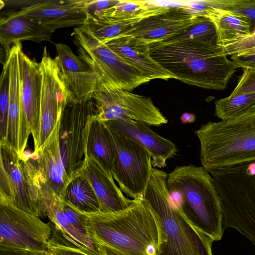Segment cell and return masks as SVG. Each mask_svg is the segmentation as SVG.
Here are the masks:
<instances>
[{
    "label": "cell",
    "mask_w": 255,
    "mask_h": 255,
    "mask_svg": "<svg viewBox=\"0 0 255 255\" xmlns=\"http://www.w3.org/2000/svg\"><path fill=\"white\" fill-rule=\"evenodd\" d=\"M86 0L39 1L6 15L24 16L39 20L55 31L58 28L83 24L87 18L84 7Z\"/></svg>",
    "instance_id": "16"
},
{
    "label": "cell",
    "mask_w": 255,
    "mask_h": 255,
    "mask_svg": "<svg viewBox=\"0 0 255 255\" xmlns=\"http://www.w3.org/2000/svg\"><path fill=\"white\" fill-rule=\"evenodd\" d=\"M231 59L238 68H247L255 71V54H235L232 55Z\"/></svg>",
    "instance_id": "36"
},
{
    "label": "cell",
    "mask_w": 255,
    "mask_h": 255,
    "mask_svg": "<svg viewBox=\"0 0 255 255\" xmlns=\"http://www.w3.org/2000/svg\"><path fill=\"white\" fill-rule=\"evenodd\" d=\"M85 156L92 157L112 174L115 160L113 139L108 127L104 122L97 119L96 115L89 124Z\"/></svg>",
    "instance_id": "24"
},
{
    "label": "cell",
    "mask_w": 255,
    "mask_h": 255,
    "mask_svg": "<svg viewBox=\"0 0 255 255\" xmlns=\"http://www.w3.org/2000/svg\"><path fill=\"white\" fill-rule=\"evenodd\" d=\"M0 255H38L25 250L0 246Z\"/></svg>",
    "instance_id": "37"
},
{
    "label": "cell",
    "mask_w": 255,
    "mask_h": 255,
    "mask_svg": "<svg viewBox=\"0 0 255 255\" xmlns=\"http://www.w3.org/2000/svg\"><path fill=\"white\" fill-rule=\"evenodd\" d=\"M149 51L175 79L205 89L224 90L238 68L222 46L204 38L153 42Z\"/></svg>",
    "instance_id": "1"
},
{
    "label": "cell",
    "mask_w": 255,
    "mask_h": 255,
    "mask_svg": "<svg viewBox=\"0 0 255 255\" xmlns=\"http://www.w3.org/2000/svg\"><path fill=\"white\" fill-rule=\"evenodd\" d=\"M79 57L94 72L117 87L130 92L150 81L81 26L74 29Z\"/></svg>",
    "instance_id": "8"
},
{
    "label": "cell",
    "mask_w": 255,
    "mask_h": 255,
    "mask_svg": "<svg viewBox=\"0 0 255 255\" xmlns=\"http://www.w3.org/2000/svg\"><path fill=\"white\" fill-rule=\"evenodd\" d=\"M104 123L111 130L131 139L146 150L151 155L153 167H165L167 160L177 154L175 144L153 131L144 123L122 120Z\"/></svg>",
    "instance_id": "17"
},
{
    "label": "cell",
    "mask_w": 255,
    "mask_h": 255,
    "mask_svg": "<svg viewBox=\"0 0 255 255\" xmlns=\"http://www.w3.org/2000/svg\"><path fill=\"white\" fill-rule=\"evenodd\" d=\"M140 20L87 17L81 26L99 41L105 43L115 37L126 34L135 23Z\"/></svg>",
    "instance_id": "27"
},
{
    "label": "cell",
    "mask_w": 255,
    "mask_h": 255,
    "mask_svg": "<svg viewBox=\"0 0 255 255\" xmlns=\"http://www.w3.org/2000/svg\"><path fill=\"white\" fill-rule=\"evenodd\" d=\"M40 63L42 75L39 134L32 153H36L45 144L56 128L61 113L68 102L59 70L45 47Z\"/></svg>",
    "instance_id": "12"
},
{
    "label": "cell",
    "mask_w": 255,
    "mask_h": 255,
    "mask_svg": "<svg viewBox=\"0 0 255 255\" xmlns=\"http://www.w3.org/2000/svg\"><path fill=\"white\" fill-rule=\"evenodd\" d=\"M205 17L213 23L217 34L216 44L219 46L252 31L251 23L248 18L228 10L213 8L207 11Z\"/></svg>",
    "instance_id": "25"
},
{
    "label": "cell",
    "mask_w": 255,
    "mask_h": 255,
    "mask_svg": "<svg viewBox=\"0 0 255 255\" xmlns=\"http://www.w3.org/2000/svg\"><path fill=\"white\" fill-rule=\"evenodd\" d=\"M9 65L6 57L3 64L0 82V145L6 144L9 108Z\"/></svg>",
    "instance_id": "30"
},
{
    "label": "cell",
    "mask_w": 255,
    "mask_h": 255,
    "mask_svg": "<svg viewBox=\"0 0 255 255\" xmlns=\"http://www.w3.org/2000/svg\"><path fill=\"white\" fill-rule=\"evenodd\" d=\"M95 246L103 255H124L114 249L105 246L100 245H95Z\"/></svg>",
    "instance_id": "38"
},
{
    "label": "cell",
    "mask_w": 255,
    "mask_h": 255,
    "mask_svg": "<svg viewBox=\"0 0 255 255\" xmlns=\"http://www.w3.org/2000/svg\"><path fill=\"white\" fill-rule=\"evenodd\" d=\"M21 42L14 44L6 55L9 65V108L7 130V145L19 156V136L21 121V79L19 63Z\"/></svg>",
    "instance_id": "23"
},
{
    "label": "cell",
    "mask_w": 255,
    "mask_h": 255,
    "mask_svg": "<svg viewBox=\"0 0 255 255\" xmlns=\"http://www.w3.org/2000/svg\"><path fill=\"white\" fill-rule=\"evenodd\" d=\"M51 235L50 223L0 199V246L47 255Z\"/></svg>",
    "instance_id": "9"
},
{
    "label": "cell",
    "mask_w": 255,
    "mask_h": 255,
    "mask_svg": "<svg viewBox=\"0 0 255 255\" xmlns=\"http://www.w3.org/2000/svg\"><path fill=\"white\" fill-rule=\"evenodd\" d=\"M19 63L21 79L19 156L21 158L29 135H32L34 146L38 140L42 75L40 63L30 59L22 49L19 52Z\"/></svg>",
    "instance_id": "13"
},
{
    "label": "cell",
    "mask_w": 255,
    "mask_h": 255,
    "mask_svg": "<svg viewBox=\"0 0 255 255\" xmlns=\"http://www.w3.org/2000/svg\"><path fill=\"white\" fill-rule=\"evenodd\" d=\"M119 1V0H86L84 9L87 17H100Z\"/></svg>",
    "instance_id": "33"
},
{
    "label": "cell",
    "mask_w": 255,
    "mask_h": 255,
    "mask_svg": "<svg viewBox=\"0 0 255 255\" xmlns=\"http://www.w3.org/2000/svg\"><path fill=\"white\" fill-rule=\"evenodd\" d=\"M224 9L246 17L251 22L252 28H255V0H232Z\"/></svg>",
    "instance_id": "32"
},
{
    "label": "cell",
    "mask_w": 255,
    "mask_h": 255,
    "mask_svg": "<svg viewBox=\"0 0 255 255\" xmlns=\"http://www.w3.org/2000/svg\"><path fill=\"white\" fill-rule=\"evenodd\" d=\"M59 126V121L44 146L30 156L39 178L56 198L63 200L64 191L69 181L61 156Z\"/></svg>",
    "instance_id": "19"
},
{
    "label": "cell",
    "mask_w": 255,
    "mask_h": 255,
    "mask_svg": "<svg viewBox=\"0 0 255 255\" xmlns=\"http://www.w3.org/2000/svg\"><path fill=\"white\" fill-rule=\"evenodd\" d=\"M84 213L94 245L105 246L124 255H156L158 226L143 197L133 199L119 211Z\"/></svg>",
    "instance_id": "2"
},
{
    "label": "cell",
    "mask_w": 255,
    "mask_h": 255,
    "mask_svg": "<svg viewBox=\"0 0 255 255\" xmlns=\"http://www.w3.org/2000/svg\"><path fill=\"white\" fill-rule=\"evenodd\" d=\"M202 17L182 5L168 6L163 12L137 22L125 35H133L148 43L166 41L190 28Z\"/></svg>",
    "instance_id": "14"
},
{
    "label": "cell",
    "mask_w": 255,
    "mask_h": 255,
    "mask_svg": "<svg viewBox=\"0 0 255 255\" xmlns=\"http://www.w3.org/2000/svg\"><path fill=\"white\" fill-rule=\"evenodd\" d=\"M112 52L136 68L149 81L175 77L151 57L149 43L131 35H122L104 43Z\"/></svg>",
    "instance_id": "18"
},
{
    "label": "cell",
    "mask_w": 255,
    "mask_h": 255,
    "mask_svg": "<svg viewBox=\"0 0 255 255\" xmlns=\"http://www.w3.org/2000/svg\"><path fill=\"white\" fill-rule=\"evenodd\" d=\"M194 132L200 143L202 165L210 173L255 161V113L209 122Z\"/></svg>",
    "instance_id": "5"
},
{
    "label": "cell",
    "mask_w": 255,
    "mask_h": 255,
    "mask_svg": "<svg viewBox=\"0 0 255 255\" xmlns=\"http://www.w3.org/2000/svg\"><path fill=\"white\" fill-rule=\"evenodd\" d=\"M91 99L96 118L103 122L133 120L156 127L168 123L150 98L122 89L102 77H98Z\"/></svg>",
    "instance_id": "7"
},
{
    "label": "cell",
    "mask_w": 255,
    "mask_h": 255,
    "mask_svg": "<svg viewBox=\"0 0 255 255\" xmlns=\"http://www.w3.org/2000/svg\"><path fill=\"white\" fill-rule=\"evenodd\" d=\"M171 197L188 221L214 242L225 228L221 199L214 179L202 166H176L168 174Z\"/></svg>",
    "instance_id": "4"
},
{
    "label": "cell",
    "mask_w": 255,
    "mask_h": 255,
    "mask_svg": "<svg viewBox=\"0 0 255 255\" xmlns=\"http://www.w3.org/2000/svg\"><path fill=\"white\" fill-rule=\"evenodd\" d=\"M109 129L115 149L114 179L128 196L143 197L153 167L151 155L134 141Z\"/></svg>",
    "instance_id": "11"
},
{
    "label": "cell",
    "mask_w": 255,
    "mask_h": 255,
    "mask_svg": "<svg viewBox=\"0 0 255 255\" xmlns=\"http://www.w3.org/2000/svg\"><path fill=\"white\" fill-rule=\"evenodd\" d=\"M0 166L3 168L8 178L11 193L10 203L24 212L38 216L20 156L14 149L7 145H0Z\"/></svg>",
    "instance_id": "21"
},
{
    "label": "cell",
    "mask_w": 255,
    "mask_h": 255,
    "mask_svg": "<svg viewBox=\"0 0 255 255\" xmlns=\"http://www.w3.org/2000/svg\"><path fill=\"white\" fill-rule=\"evenodd\" d=\"M54 31L43 22L31 17L6 15L0 19V42L6 55L11 47L17 42L51 41Z\"/></svg>",
    "instance_id": "22"
},
{
    "label": "cell",
    "mask_w": 255,
    "mask_h": 255,
    "mask_svg": "<svg viewBox=\"0 0 255 255\" xmlns=\"http://www.w3.org/2000/svg\"><path fill=\"white\" fill-rule=\"evenodd\" d=\"M81 173L91 184L100 204V212L112 213L123 210L132 202L126 197L116 184L113 175L94 158L85 156Z\"/></svg>",
    "instance_id": "20"
},
{
    "label": "cell",
    "mask_w": 255,
    "mask_h": 255,
    "mask_svg": "<svg viewBox=\"0 0 255 255\" xmlns=\"http://www.w3.org/2000/svg\"><path fill=\"white\" fill-rule=\"evenodd\" d=\"M210 173L221 199L224 228L237 231L255 246V161Z\"/></svg>",
    "instance_id": "6"
},
{
    "label": "cell",
    "mask_w": 255,
    "mask_h": 255,
    "mask_svg": "<svg viewBox=\"0 0 255 255\" xmlns=\"http://www.w3.org/2000/svg\"><path fill=\"white\" fill-rule=\"evenodd\" d=\"M168 7L146 1L119 0L116 5L107 10L98 18H110L119 20L142 19L163 12Z\"/></svg>",
    "instance_id": "29"
},
{
    "label": "cell",
    "mask_w": 255,
    "mask_h": 255,
    "mask_svg": "<svg viewBox=\"0 0 255 255\" xmlns=\"http://www.w3.org/2000/svg\"><path fill=\"white\" fill-rule=\"evenodd\" d=\"M55 47L57 56L54 60L68 102H83L91 99L99 75L75 55L67 45L57 43Z\"/></svg>",
    "instance_id": "15"
},
{
    "label": "cell",
    "mask_w": 255,
    "mask_h": 255,
    "mask_svg": "<svg viewBox=\"0 0 255 255\" xmlns=\"http://www.w3.org/2000/svg\"><path fill=\"white\" fill-rule=\"evenodd\" d=\"M225 54L233 55L241 54L255 48V28L248 35L222 45Z\"/></svg>",
    "instance_id": "31"
},
{
    "label": "cell",
    "mask_w": 255,
    "mask_h": 255,
    "mask_svg": "<svg viewBox=\"0 0 255 255\" xmlns=\"http://www.w3.org/2000/svg\"><path fill=\"white\" fill-rule=\"evenodd\" d=\"M47 255H89L84 251L49 241Z\"/></svg>",
    "instance_id": "35"
},
{
    "label": "cell",
    "mask_w": 255,
    "mask_h": 255,
    "mask_svg": "<svg viewBox=\"0 0 255 255\" xmlns=\"http://www.w3.org/2000/svg\"><path fill=\"white\" fill-rule=\"evenodd\" d=\"M243 69V73L231 94L255 93V71Z\"/></svg>",
    "instance_id": "34"
},
{
    "label": "cell",
    "mask_w": 255,
    "mask_h": 255,
    "mask_svg": "<svg viewBox=\"0 0 255 255\" xmlns=\"http://www.w3.org/2000/svg\"><path fill=\"white\" fill-rule=\"evenodd\" d=\"M255 113V93L231 94L215 102V116L221 121Z\"/></svg>",
    "instance_id": "28"
},
{
    "label": "cell",
    "mask_w": 255,
    "mask_h": 255,
    "mask_svg": "<svg viewBox=\"0 0 255 255\" xmlns=\"http://www.w3.org/2000/svg\"><path fill=\"white\" fill-rule=\"evenodd\" d=\"M63 200L85 213L100 212V204L89 181L82 174L73 178L67 184Z\"/></svg>",
    "instance_id": "26"
},
{
    "label": "cell",
    "mask_w": 255,
    "mask_h": 255,
    "mask_svg": "<svg viewBox=\"0 0 255 255\" xmlns=\"http://www.w3.org/2000/svg\"><path fill=\"white\" fill-rule=\"evenodd\" d=\"M96 115L92 99L83 102H68L59 120L61 156L69 182L81 173L89 124Z\"/></svg>",
    "instance_id": "10"
},
{
    "label": "cell",
    "mask_w": 255,
    "mask_h": 255,
    "mask_svg": "<svg viewBox=\"0 0 255 255\" xmlns=\"http://www.w3.org/2000/svg\"><path fill=\"white\" fill-rule=\"evenodd\" d=\"M241 54H255V48L248 50Z\"/></svg>",
    "instance_id": "40"
},
{
    "label": "cell",
    "mask_w": 255,
    "mask_h": 255,
    "mask_svg": "<svg viewBox=\"0 0 255 255\" xmlns=\"http://www.w3.org/2000/svg\"><path fill=\"white\" fill-rule=\"evenodd\" d=\"M167 176L153 167L143 195L158 226L156 255H213L214 241L193 226L173 201Z\"/></svg>",
    "instance_id": "3"
},
{
    "label": "cell",
    "mask_w": 255,
    "mask_h": 255,
    "mask_svg": "<svg viewBox=\"0 0 255 255\" xmlns=\"http://www.w3.org/2000/svg\"><path fill=\"white\" fill-rule=\"evenodd\" d=\"M196 120V117L193 113L185 112L182 114L180 117V120L184 124L193 123Z\"/></svg>",
    "instance_id": "39"
}]
</instances>
